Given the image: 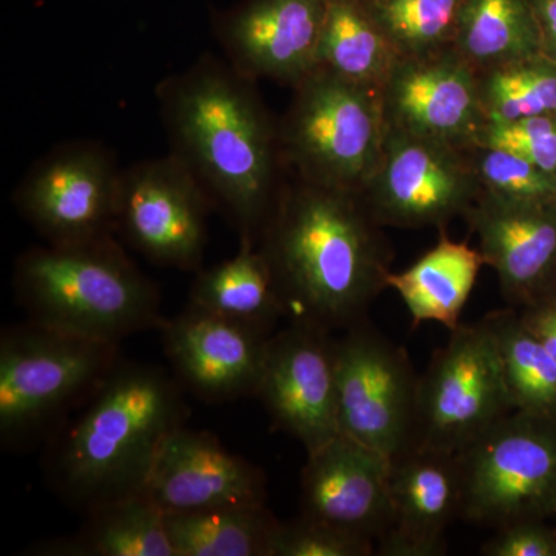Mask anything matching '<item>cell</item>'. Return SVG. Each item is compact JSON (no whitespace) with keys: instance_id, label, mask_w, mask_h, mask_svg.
Listing matches in <instances>:
<instances>
[{"instance_id":"1","label":"cell","mask_w":556,"mask_h":556,"mask_svg":"<svg viewBox=\"0 0 556 556\" xmlns=\"http://www.w3.org/2000/svg\"><path fill=\"white\" fill-rule=\"evenodd\" d=\"M170 153L225 208L240 240L258 244L283 182L280 130L255 80L228 61L201 54L155 90Z\"/></svg>"},{"instance_id":"2","label":"cell","mask_w":556,"mask_h":556,"mask_svg":"<svg viewBox=\"0 0 556 556\" xmlns=\"http://www.w3.org/2000/svg\"><path fill=\"white\" fill-rule=\"evenodd\" d=\"M382 228L361 193L283 182L258 248L289 324L334 334L367 320L391 273Z\"/></svg>"},{"instance_id":"3","label":"cell","mask_w":556,"mask_h":556,"mask_svg":"<svg viewBox=\"0 0 556 556\" xmlns=\"http://www.w3.org/2000/svg\"><path fill=\"white\" fill-rule=\"evenodd\" d=\"M182 390L164 368L119 361L47 439L51 489L86 515L141 495L164 439L188 420Z\"/></svg>"},{"instance_id":"4","label":"cell","mask_w":556,"mask_h":556,"mask_svg":"<svg viewBox=\"0 0 556 556\" xmlns=\"http://www.w3.org/2000/svg\"><path fill=\"white\" fill-rule=\"evenodd\" d=\"M14 294L28 320L100 342L161 328L159 285L112 239L35 247L17 258Z\"/></svg>"},{"instance_id":"5","label":"cell","mask_w":556,"mask_h":556,"mask_svg":"<svg viewBox=\"0 0 556 556\" xmlns=\"http://www.w3.org/2000/svg\"><path fill=\"white\" fill-rule=\"evenodd\" d=\"M121 361L119 343L100 342L36 321L0 336V442L25 452L47 441Z\"/></svg>"},{"instance_id":"6","label":"cell","mask_w":556,"mask_h":556,"mask_svg":"<svg viewBox=\"0 0 556 556\" xmlns=\"http://www.w3.org/2000/svg\"><path fill=\"white\" fill-rule=\"evenodd\" d=\"M283 166L320 188L362 193L375 175L387 135L380 90L317 67L292 87L278 121Z\"/></svg>"},{"instance_id":"7","label":"cell","mask_w":556,"mask_h":556,"mask_svg":"<svg viewBox=\"0 0 556 556\" xmlns=\"http://www.w3.org/2000/svg\"><path fill=\"white\" fill-rule=\"evenodd\" d=\"M460 519L500 529L556 511V417L511 412L457 453Z\"/></svg>"},{"instance_id":"8","label":"cell","mask_w":556,"mask_h":556,"mask_svg":"<svg viewBox=\"0 0 556 556\" xmlns=\"http://www.w3.org/2000/svg\"><path fill=\"white\" fill-rule=\"evenodd\" d=\"M511 412L492 331L460 324L419 376L415 444L457 455Z\"/></svg>"},{"instance_id":"9","label":"cell","mask_w":556,"mask_h":556,"mask_svg":"<svg viewBox=\"0 0 556 556\" xmlns=\"http://www.w3.org/2000/svg\"><path fill=\"white\" fill-rule=\"evenodd\" d=\"M336 365L340 433L390 459L415 445L419 376L405 348L367 318L336 338Z\"/></svg>"},{"instance_id":"10","label":"cell","mask_w":556,"mask_h":556,"mask_svg":"<svg viewBox=\"0 0 556 556\" xmlns=\"http://www.w3.org/2000/svg\"><path fill=\"white\" fill-rule=\"evenodd\" d=\"M481 193L467 148L387 126L378 167L361 195L380 226L441 232Z\"/></svg>"},{"instance_id":"11","label":"cell","mask_w":556,"mask_h":556,"mask_svg":"<svg viewBox=\"0 0 556 556\" xmlns=\"http://www.w3.org/2000/svg\"><path fill=\"white\" fill-rule=\"evenodd\" d=\"M121 172L101 142H65L33 164L14 190V206L51 247L112 239Z\"/></svg>"},{"instance_id":"12","label":"cell","mask_w":556,"mask_h":556,"mask_svg":"<svg viewBox=\"0 0 556 556\" xmlns=\"http://www.w3.org/2000/svg\"><path fill=\"white\" fill-rule=\"evenodd\" d=\"M212 204L177 156L141 161L121 172L116 236L163 268L200 270Z\"/></svg>"},{"instance_id":"13","label":"cell","mask_w":556,"mask_h":556,"mask_svg":"<svg viewBox=\"0 0 556 556\" xmlns=\"http://www.w3.org/2000/svg\"><path fill=\"white\" fill-rule=\"evenodd\" d=\"M336 375V336L289 324L270 336L255 397L265 405L274 427L311 453L340 434Z\"/></svg>"},{"instance_id":"14","label":"cell","mask_w":556,"mask_h":556,"mask_svg":"<svg viewBox=\"0 0 556 556\" xmlns=\"http://www.w3.org/2000/svg\"><path fill=\"white\" fill-rule=\"evenodd\" d=\"M329 0H241L212 13L226 61L247 78L295 87L318 65Z\"/></svg>"},{"instance_id":"15","label":"cell","mask_w":556,"mask_h":556,"mask_svg":"<svg viewBox=\"0 0 556 556\" xmlns=\"http://www.w3.org/2000/svg\"><path fill=\"white\" fill-rule=\"evenodd\" d=\"M380 97L388 127L457 148L477 144L489 123L479 98L478 73L455 47L399 61Z\"/></svg>"},{"instance_id":"16","label":"cell","mask_w":556,"mask_h":556,"mask_svg":"<svg viewBox=\"0 0 556 556\" xmlns=\"http://www.w3.org/2000/svg\"><path fill=\"white\" fill-rule=\"evenodd\" d=\"M160 329L172 371L190 393L212 404L257 394L273 334L192 303Z\"/></svg>"},{"instance_id":"17","label":"cell","mask_w":556,"mask_h":556,"mask_svg":"<svg viewBox=\"0 0 556 556\" xmlns=\"http://www.w3.org/2000/svg\"><path fill=\"white\" fill-rule=\"evenodd\" d=\"M142 495L164 515L268 503L265 473L207 431L182 426L164 439Z\"/></svg>"},{"instance_id":"18","label":"cell","mask_w":556,"mask_h":556,"mask_svg":"<svg viewBox=\"0 0 556 556\" xmlns=\"http://www.w3.org/2000/svg\"><path fill=\"white\" fill-rule=\"evenodd\" d=\"M303 517L378 544L391 525V459L338 434L308 453L302 470Z\"/></svg>"},{"instance_id":"19","label":"cell","mask_w":556,"mask_h":556,"mask_svg":"<svg viewBox=\"0 0 556 556\" xmlns=\"http://www.w3.org/2000/svg\"><path fill=\"white\" fill-rule=\"evenodd\" d=\"M501 294L521 309L556 289V203H526L482 192L464 215Z\"/></svg>"},{"instance_id":"20","label":"cell","mask_w":556,"mask_h":556,"mask_svg":"<svg viewBox=\"0 0 556 556\" xmlns=\"http://www.w3.org/2000/svg\"><path fill=\"white\" fill-rule=\"evenodd\" d=\"M463 479L456 453L415 444L391 459V525L380 556L447 554L445 530L460 518Z\"/></svg>"},{"instance_id":"21","label":"cell","mask_w":556,"mask_h":556,"mask_svg":"<svg viewBox=\"0 0 556 556\" xmlns=\"http://www.w3.org/2000/svg\"><path fill=\"white\" fill-rule=\"evenodd\" d=\"M485 266L479 249L453 241L441 230L430 251L402 273H390L387 288L394 289L407 306L413 327L437 321L453 331L459 327L479 270Z\"/></svg>"},{"instance_id":"22","label":"cell","mask_w":556,"mask_h":556,"mask_svg":"<svg viewBox=\"0 0 556 556\" xmlns=\"http://www.w3.org/2000/svg\"><path fill=\"white\" fill-rule=\"evenodd\" d=\"M189 303L266 334L287 318L269 262L258 244L249 240H240L232 258L199 270Z\"/></svg>"},{"instance_id":"23","label":"cell","mask_w":556,"mask_h":556,"mask_svg":"<svg viewBox=\"0 0 556 556\" xmlns=\"http://www.w3.org/2000/svg\"><path fill=\"white\" fill-rule=\"evenodd\" d=\"M40 556H175L166 515L144 495L94 508L78 532L36 544Z\"/></svg>"},{"instance_id":"24","label":"cell","mask_w":556,"mask_h":556,"mask_svg":"<svg viewBox=\"0 0 556 556\" xmlns=\"http://www.w3.org/2000/svg\"><path fill=\"white\" fill-rule=\"evenodd\" d=\"M453 47L477 73L543 54L530 0H464Z\"/></svg>"},{"instance_id":"25","label":"cell","mask_w":556,"mask_h":556,"mask_svg":"<svg viewBox=\"0 0 556 556\" xmlns=\"http://www.w3.org/2000/svg\"><path fill=\"white\" fill-rule=\"evenodd\" d=\"M401 61L361 0H329L317 67L380 90Z\"/></svg>"},{"instance_id":"26","label":"cell","mask_w":556,"mask_h":556,"mask_svg":"<svg viewBox=\"0 0 556 556\" xmlns=\"http://www.w3.org/2000/svg\"><path fill=\"white\" fill-rule=\"evenodd\" d=\"M280 522L266 504L166 515L175 556H270Z\"/></svg>"},{"instance_id":"27","label":"cell","mask_w":556,"mask_h":556,"mask_svg":"<svg viewBox=\"0 0 556 556\" xmlns=\"http://www.w3.org/2000/svg\"><path fill=\"white\" fill-rule=\"evenodd\" d=\"M482 320L495 339L515 412L556 417V362L527 328L517 308L495 309Z\"/></svg>"},{"instance_id":"28","label":"cell","mask_w":556,"mask_h":556,"mask_svg":"<svg viewBox=\"0 0 556 556\" xmlns=\"http://www.w3.org/2000/svg\"><path fill=\"white\" fill-rule=\"evenodd\" d=\"M489 123L556 116V62L544 54L478 73Z\"/></svg>"},{"instance_id":"29","label":"cell","mask_w":556,"mask_h":556,"mask_svg":"<svg viewBox=\"0 0 556 556\" xmlns=\"http://www.w3.org/2000/svg\"><path fill=\"white\" fill-rule=\"evenodd\" d=\"M401 60L455 43L464 0H361Z\"/></svg>"},{"instance_id":"30","label":"cell","mask_w":556,"mask_h":556,"mask_svg":"<svg viewBox=\"0 0 556 556\" xmlns=\"http://www.w3.org/2000/svg\"><path fill=\"white\" fill-rule=\"evenodd\" d=\"M467 150L482 192L526 203H556V177L525 156L479 142Z\"/></svg>"},{"instance_id":"31","label":"cell","mask_w":556,"mask_h":556,"mask_svg":"<svg viewBox=\"0 0 556 556\" xmlns=\"http://www.w3.org/2000/svg\"><path fill=\"white\" fill-rule=\"evenodd\" d=\"M375 541L354 535L317 519L303 517L280 522L270 556H371Z\"/></svg>"},{"instance_id":"32","label":"cell","mask_w":556,"mask_h":556,"mask_svg":"<svg viewBox=\"0 0 556 556\" xmlns=\"http://www.w3.org/2000/svg\"><path fill=\"white\" fill-rule=\"evenodd\" d=\"M477 142L518 153L556 177V116L486 123Z\"/></svg>"},{"instance_id":"33","label":"cell","mask_w":556,"mask_h":556,"mask_svg":"<svg viewBox=\"0 0 556 556\" xmlns=\"http://www.w3.org/2000/svg\"><path fill=\"white\" fill-rule=\"evenodd\" d=\"M485 556H556V529L544 519H522L495 529L482 546Z\"/></svg>"},{"instance_id":"34","label":"cell","mask_w":556,"mask_h":556,"mask_svg":"<svg viewBox=\"0 0 556 556\" xmlns=\"http://www.w3.org/2000/svg\"><path fill=\"white\" fill-rule=\"evenodd\" d=\"M518 311L527 328L540 339L556 362V289Z\"/></svg>"},{"instance_id":"35","label":"cell","mask_w":556,"mask_h":556,"mask_svg":"<svg viewBox=\"0 0 556 556\" xmlns=\"http://www.w3.org/2000/svg\"><path fill=\"white\" fill-rule=\"evenodd\" d=\"M540 27L543 54L556 62V0H530Z\"/></svg>"},{"instance_id":"36","label":"cell","mask_w":556,"mask_h":556,"mask_svg":"<svg viewBox=\"0 0 556 556\" xmlns=\"http://www.w3.org/2000/svg\"><path fill=\"white\" fill-rule=\"evenodd\" d=\"M555 515H556V511H555Z\"/></svg>"}]
</instances>
